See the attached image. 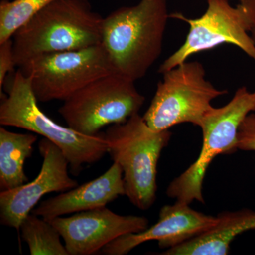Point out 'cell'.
<instances>
[{
	"mask_svg": "<svg viewBox=\"0 0 255 255\" xmlns=\"http://www.w3.org/2000/svg\"><path fill=\"white\" fill-rule=\"evenodd\" d=\"M19 230L31 255H69L60 241L59 231L49 221L32 213L23 220Z\"/></svg>",
	"mask_w": 255,
	"mask_h": 255,
	"instance_id": "16",
	"label": "cell"
},
{
	"mask_svg": "<svg viewBox=\"0 0 255 255\" xmlns=\"http://www.w3.org/2000/svg\"><path fill=\"white\" fill-rule=\"evenodd\" d=\"M38 102L30 79L17 70L0 105V124L25 129L53 142L63 152L75 175L85 164L95 163L107 153L105 133L87 135L60 125L40 109Z\"/></svg>",
	"mask_w": 255,
	"mask_h": 255,
	"instance_id": "4",
	"label": "cell"
},
{
	"mask_svg": "<svg viewBox=\"0 0 255 255\" xmlns=\"http://www.w3.org/2000/svg\"><path fill=\"white\" fill-rule=\"evenodd\" d=\"M169 18L188 23L187 38L159 66L164 74L187 61L189 57L228 43L238 47L255 62V45L251 33L255 28V0H241L233 6L229 0H207V9L199 18H190L182 13Z\"/></svg>",
	"mask_w": 255,
	"mask_h": 255,
	"instance_id": "6",
	"label": "cell"
},
{
	"mask_svg": "<svg viewBox=\"0 0 255 255\" xmlns=\"http://www.w3.org/2000/svg\"><path fill=\"white\" fill-rule=\"evenodd\" d=\"M217 224L209 231L165 250L163 255H226L235 238L255 230V211L248 209L224 211L217 215Z\"/></svg>",
	"mask_w": 255,
	"mask_h": 255,
	"instance_id": "14",
	"label": "cell"
},
{
	"mask_svg": "<svg viewBox=\"0 0 255 255\" xmlns=\"http://www.w3.org/2000/svg\"><path fill=\"white\" fill-rule=\"evenodd\" d=\"M120 196H126L123 171L114 162L100 177L42 201L32 213L51 221L63 215L104 207Z\"/></svg>",
	"mask_w": 255,
	"mask_h": 255,
	"instance_id": "13",
	"label": "cell"
},
{
	"mask_svg": "<svg viewBox=\"0 0 255 255\" xmlns=\"http://www.w3.org/2000/svg\"><path fill=\"white\" fill-rule=\"evenodd\" d=\"M169 18L167 0H141L104 18L102 44L116 73L135 82L145 76L162 53Z\"/></svg>",
	"mask_w": 255,
	"mask_h": 255,
	"instance_id": "1",
	"label": "cell"
},
{
	"mask_svg": "<svg viewBox=\"0 0 255 255\" xmlns=\"http://www.w3.org/2000/svg\"><path fill=\"white\" fill-rule=\"evenodd\" d=\"M251 35L255 45V28L251 31Z\"/></svg>",
	"mask_w": 255,
	"mask_h": 255,
	"instance_id": "20",
	"label": "cell"
},
{
	"mask_svg": "<svg viewBox=\"0 0 255 255\" xmlns=\"http://www.w3.org/2000/svg\"><path fill=\"white\" fill-rule=\"evenodd\" d=\"M54 0H1L0 43L12 38L38 12Z\"/></svg>",
	"mask_w": 255,
	"mask_h": 255,
	"instance_id": "17",
	"label": "cell"
},
{
	"mask_svg": "<svg viewBox=\"0 0 255 255\" xmlns=\"http://www.w3.org/2000/svg\"><path fill=\"white\" fill-rule=\"evenodd\" d=\"M254 112L255 91H250L246 86L239 87L226 105L211 107L199 126L203 142L199 157L170 182L167 196L188 204L194 201L204 204L203 185L210 164L218 155L238 150L239 128L247 116Z\"/></svg>",
	"mask_w": 255,
	"mask_h": 255,
	"instance_id": "5",
	"label": "cell"
},
{
	"mask_svg": "<svg viewBox=\"0 0 255 255\" xmlns=\"http://www.w3.org/2000/svg\"><path fill=\"white\" fill-rule=\"evenodd\" d=\"M18 70L30 79L32 90L40 102H64L94 80L116 73L102 43L41 55Z\"/></svg>",
	"mask_w": 255,
	"mask_h": 255,
	"instance_id": "9",
	"label": "cell"
},
{
	"mask_svg": "<svg viewBox=\"0 0 255 255\" xmlns=\"http://www.w3.org/2000/svg\"><path fill=\"white\" fill-rule=\"evenodd\" d=\"M107 153L123 171L126 196L137 209L152 207L157 198V164L172 137L169 130L156 131L139 113L105 132Z\"/></svg>",
	"mask_w": 255,
	"mask_h": 255,
	"instance_id": "3",
	"label": "cell"
},
{
	"mask_svg": "<svg viewBox=\"0 0 255 255\" xmlns=\"http://www.w3.org/2000/svg\"><path fill=\"white\" fill-rule=\"evenodd\" d=\"M158 82L155 95L142 116L156 131L169 130L178 124L189 123L199 127L213 107L211 102L228 94L206 79L200 62L185 61L166 72Z\"/></svg>",
	"mask_w": 255,
	"mask_h": 255,
	"instance_id": "7",
	"label": "cell"
},
{
	"mask_svg": "<svg viewBox=\"0 0 255 255\" xmlns=\"http://www.w3.org/2000/svg\"><path fill=\"white\" fill-rule=\"evenodd\" d=\"M38 148L43 162L36 179L0 193L1 224L17 231L45 194L65 192L78 186V182L69 176L68 159L58 146L43 137L38 143Z\"/></svg>",
	"mask_w": 255,
	"mask_h": 255,
	"instance_id": "10",
	"label": "cell"
},
{
	"mask_svg": "<svg viewBox=\"0 0 255 255\" xmlns=\"http://www.w3.org/2000/svg\"><path fill=\"white\" fill-rule=\"evenodd\" d=\"M16 64L14 61L12 38L0 43V92L2 94L5 78L8 73L13 71Z\"/></svg>",
	"mask_w": 255,
	"mask_h": 255,
	"instance_id": "19",
	"label": "cell"
},
{
	"mask_svg": "<svg viewBox=\"0 0 255 255\" xmlns=\"http://www.w3.org/2000/svg\"><path fill=\"white\" fill-rule=\"evenodd\" d=\"M34 134L17 133L0 128V188L10 190L28 182L24 172V163L31 157Z\"/></svg>",
	"mask_w": 255,
	"mask_h": 255,
	"instance_id": "15",
	"label": "cell"
},
{
	"mask_svg": "<svg viewBox=\"0 0 255 255\" xmlns=\"http://www.w3.org/2000/svg\"><path fill=\"white\" fill-rule=\"evenodd\" d=\"M103 19L88 0H54L13 36L16 66L41 55L101 44Z\"/></svg>",
	"mask_w": 255,
	"mask_h": 255,
	"instance_id": "2",
	"label": "cell"
},
{
	"mask_svg": "<svg viewBox=\"0 0 255 255\" xmlns=\"http://www.w3.org/2000/svg\"><path fill=\"white\" fill-rule=\"evenodd\" d=\"M238 150L255 151V114H248L238 130Z\"/></svg>",
	"mask_w": 255,
	"mask_h": 255,
	"instance_id": "18",
	"label": "cell"
},
{
	"mask_svg": "<svg viewBox=\"0 0 255 255\" xmlns=\"http://www.w3.org/2000/svg\"><path fill=\"white\" fill-rule=\"evenodd\" d=\"M59 231L69 255H90L124 235L148 228L143 216H122L106 206L49 221Z\"/></svg>",
	"mask_w": 255,
	"mask_h": 255,
	"instance_id": "11",
	"label": "cell"
},
{
	"mask_svg": "<svg viewBox=\"0 0 255 255\" xmlns=\"http://www.w3.org/2000/svg\"><path fill=\"white\" fill-rule=\"evenodd\" d=\"M145 97L135 82L114 73L94 80L64 101L58 112L68 127L95 135L102 128L123 124L137 114Z\"/></svg>",
	"mask_w": 255,
	"mask_h": 255,
	"instance_id": "8",
	"label": "cell"
},
{
	"mask_svg": "<svg viewBox=\"0 0 255 255\" xmlns=\"http://www.w3.org/2000/svg\"><path fill=\"white\" fill-rule=\"evenodd\" d=\"M190 204L176 201L173 205L160 209L159 219L150 228L141 232L121 236L102 248L107 255H124L147 241H158L160 248L167 250L179 246L209 231L217 224V216L199 212Z\"/></svg>",
	"mask_w": 255,
	"mask_h": 255,
	"instance_id": "12",
	"label": "cell"
}]
</instances>
